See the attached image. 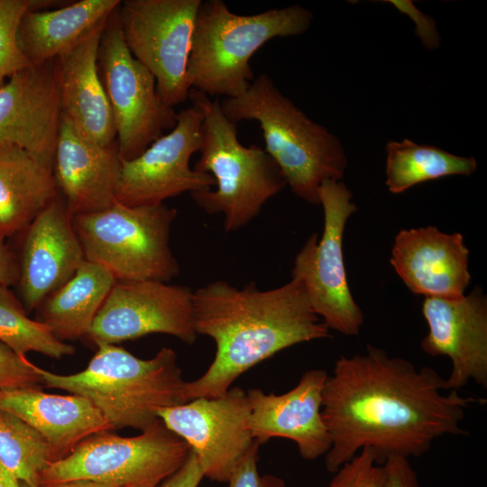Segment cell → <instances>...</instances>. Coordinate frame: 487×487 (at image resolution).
<instances>
[{
    "instance_id": "6da1fadb",
    "label": "cell",
    "mask_w": 487,
    "mask_h": 487,
    "mask_svg": "<svg viewBox=\"0 0 487 487\" xmlns=\"http://www.w3.org/2000/svg\"><path fill=\"white\" fill-rule=\"evenodd\" d=\"M485 399L446 391L429 366L367 345L366 352L341 356L322 393V417L330 437L325 466L335 473L363 448L382 464L391 456L418 457L444 436L467 435L465 411Z\"/></svg>"
},
{
    "instance_id": "7a4b0ae2",
    "label": "cell",
    "mask_w": 487,
    "mask_h": 487,
    "mask_svg": "<svg viewBox=\"0 0 487 487\" xmlns=\"http://www.w3.org/2000/svg\"><path fill=\"white\" fill-rule=\"evenodd\" d=\"M192 305L197 335L211 337L216 350L207 370L186 381V401L222 396L241 374L277 353L331 337L293 279L269 290L216 280L193 292Z\"/></svg>"
},
{
    "instance_id": "3957f363",
    "label": "cell",
    "mask_w": 487,
    "mask_h": 487,
    "mask_svg": "<svg viewBox=\"0 0 487 487\" xmlns=\"http://www.w3.org/2000/svg\"><path fill=\"white\" fill-rule=\"evenodd\" d=\"M36 371L44 386L87 399L114 430L142 431L160 419V409L187 402L186 381L169 347L142 359L118 345H100L81 372L58 374L37 365Z\"/></svg>"
},
{
    "instance_id": "277c9868",
    "label": "cell",
    "mask_w": 487,
    "mask_h": 487,
    "mask_svg": "<svg viewBox=\"0 0 487 487\" xmlns=\"http://www.w3.org/2000/svg\"><path fill=\"white\" fill-rule=\"evenodd\" d=\"M225 115L236 124L259 123L266 152L279 166L291 191L319 205L318 190L326 180H340L347 158L339 139L310 119L262 73L237 97L223 98Z\"/></svg>"
},
{
    "instance_id": "5b68a950",
    "label": "cell",
    "mask_w": 487,
    "mask_h": 487,
    "mask_svg": "<svg viewBox=\"0 0 487 487\" xmlns=\"http://www.w3.org/2000/svg\"><path fill=\"white\" fill-rule=\"evenodd\" d=\"M312 20V13L300 5L242 15L223 0L201 1L188 64L191 89L210 97L239 96L255 78L253 54L274 38L306 32Z\"/></svg>"
},
{
    "instance_id": "8992f818",
    "label": "cell",
    "mask_w": 487,
    "mask_h": 487,
    "mask_svg": "<svg viewBox=\"0 0 487 487\" xmlns=\"http://www.w3.org/2000/svg\"><path fill=\"white\" fill-rule=\"evenodd\" d=\"M188 99L202 114L200 157L194 170L216 180L215 190L191 192V198L207 214H224L226 232L236 231L260 214L286 180L264 149L240 142L236 124L225 115L218 98L190 89Z\"/></svg>"
},
{
    "instance_id": "52a82bcc",
    "label": "cell",
    "mask_w": 487,
    "mask_h": 487,
    "mask_svg": "<svg viewBox=\"0 0 487 487\" xmlns=\"http://www.w3.org/2000/svg\"><path fill=\"white\" fill-rule=\"evenodd\" d=\"M177 210L164 203L111 207L72 217L87 261L106 268L116 280L169 282L179 273L170 247Z\"/></svg>"
},
{
    "instance_id": "ba28073f",
    "label": "cell",
    "mask_w": 487,
    "mask_h": 487,
    "mask_svg": "<svg viewBox=\"0 0 487 487\" xmlns=\"http://www.w3.org/2000/svg\"><path fill=\"white\" fill-rule=\"evenodd\" d=\"M189 451L161 419L134 436L105 431L87 437L68 455L50 463L40 474L39 486L90 480L117 487H157L183 464Z\"/></svg>"
},
{
    "instance_id": "9c48e42d",
    "label": "cell",
    "mask_w": 487,
    "mask_h": 487,
    "mask_svg": "<svg viewBox=\"0 0 487 487\" xmlns=\"http://www.w3.org/2000/svg\"><path fill=\"white\" fill-rule=\"evenodd\" d=\"M318 195L323 233L320 239L312 234L297 253L291 279L301 283L313 311L329 330L358 335L364 317L349 289L343 254L345 225L357 206L341 180L324 181Z\"/></svg>"
},
{
    "instance_id": "30bf717a",
    "label": "cell",
    "mask_w": 487,
    "mask_h": 487,
    "mask_svg": "<svg viewBox=\"0 0 487 487\" xmlns=\"http://www.w3.org/2000/svg\"><path fill=\"white\" fill-rule=\"evenodd\" d=\"M97 66L113 114L119 155L122 161L133 160L175 127L178 113L162 102L153 75L128 50L119 6L103 29Z\"/></svg>"
},
{
    "instance_id": "8fae6325",
    "label": "cell",
    "mask_w": 487,
    "mask_h": 487,
    "mask_svg": "<svg viewBox=\"0 0 487 487\" xmlns=\"http://www.w3.org/2000/svg\"><path fill=\"white\" fill-rule=\"evenodd\" d=\"M202 0H124L119 19L131 54L154 77L170 106L188 99V64L195 20Z\"/></svg>"
},
{
    "instance_id": "7c38bea8",
    "label": "cell",
    "mask_w": 487,
    "mask_h": 487,
    "mask_svg": "<svg viewBox=\"0 0 487 487\" xmlns=\"http://www.w3.org/2000/svg\"><path fill=\"white\" fill-rule=\"evenodd\" d=\"M202 142V114L194 105L178 113L175 127L130 161H122L116 202L128 207L162 204L184 192L211 189L214 177L191 169Z\"/></svg>"
},
{
    "instance_id": "4fadbf2b",
    "label": "cell",
    "mask_w": 487,
    "mask_h": 487,
    "mask_svg": "<svg viewBox=\"0 0 487 487\" xmlns=\"http://www.w3.org/2000/svg\"><path fill=\"white\" fill-rule=\"evenodd\" d=\"M193 292L159 280H116L87 337L96 346L149 334H166L192 345L197 338Z\"/></svg>"
},
{
    "instance_id": "5bb4252c",
    "label": "cell",
    "mask_w": 487,
    "mask_h": 487,
    "mask_svg": "<svg viewBox=\"0 0 487 487\" xmlns=\"http://www.w3.org/2000/svg\"><path fill=\"white\" fill-rule=\"evenodd\" d=\"M246 391L231 387L216 398H198L158 411L165 427L195 455L204 477L227 482L253 443Z\"/></svg>"
},
{
    "instance_id": "9a60e30c",
    "label": "cell",
    "mask_w": 487,
    "mask_h": 487,
    "mask_svg": "<svg viewBox=\"0 0 487 487\" xmlns=\"http://www.w3.org/2000/svg\"><path fill=\"white\" fill-rule=\"evenodd\" d=\"M422 314L428 332L421 348L447 356L452 364L446 391H460L471 381L487 388V297L480 286L457 298L426 297Z\"/></svg>"
},
{
    "instance_id": "2e32d148",
    "label": "cell",
    "mask_w": 487,
    "mask_h": 487,
    "mask_svg": "<svg viewBox=\"0 0 487 487\" xmlns=\"http://www.w3.org/2000/svg\"><path fill=\"white\" fill-rule=\"evenodd\" d=\"M60 121L54 60L31 65L0 87V147H20L52 166Z\"/></svg>"
},
{
    "instance_id": "e0dca14e",
    "label": "cell",
    "mask_w": 487,
    "mask_h": 487,
    "mask_svg": "<svg viewBox=\"0 0 487 487\" xmlns=\"http://www.w3.org/2000/svg\"><path fill=\"white\" fill-rule=\"evenodd\" d=\"M327 376L323 369H311L285 393H265L258 388L246 391L248 427L253 440L262 445L282 437L293 441L305 460L325 456L331 446L321 411Z\"/></svg>"
},
{
    "instance_id": "ac0fdd59",
    "label": "cell",
    "mask_w": 487,
    "mask_h": 487,
    "mask_svg": "<svg viewBox=\"0 0 487 487\" xmlns=\"http://www.w3.org/2000/svg\"><path fill=\"white\" fill-rule=\"evenodd\" d=\"M24 231L16 286L26 311H32L71 279L86 258L60 196Z\"/></svg>"
},
{
    "instance_id": "d6986e66",
    "label": "cell",
    "mask_w": 487,
    "mask_h": 487,
    "mask_svg": "<svg viewBox=\"0 0 487 487\" xmlns=\"http://www.w3.org/2000/svg\"><path fill=\"white\" fill-rule=\"evenodd\" d=\"M469 254L462 234H446L428 225L400 230L390 262L413 294L457 298L472 280Z\"/></svg>"
},
{
    "instance_id": "ffe728a7",
    "label": "cell",
    "mask_w": 487,
    "mask_h": 487,
    "mask_svg": "<svg viewBox=\"0 0 487 487\" xmlns=\"http://www.w3.org/2000/svg\"><path fill=\"white\" fill-rule=\"evenodd\" d=\"M121 165L116 142L98 144L61 116L52 170L72 217L106 209L116 202Z\"/></svg>"
},
{
    "instance_id": "44dd1931",
    "label": "cell",
    "mask_w": 487,
    "mask_h": 487,
    "mask_svg": "<svg viewBox=\"0 0 487 487\" xmlns=\"http://www.w3.org/2000/svg\"><path fill=\"white\" fill-rule=\"evenodd\" d=\"M0 409L33 427L49 445L51 463L68 455L87 437L114 430L86 398L47 393L40 388L0 391Z\"/></svg>"
},
{
    "instance_id": "7402d4cb",
    "label": "cell",
    "mask_w": 487,
    "mask_h": 487,
    "mask_svg": "<svg viewBox=\"0 0 487 487\" xmlns=\"http://www.w3.org/2000/svg\"><path fill=\"white\" fill-rule=\"evenodd\" d=\"M105 25L54 61L61 116L87 139L111 145L116 133L97 66Z\"/></svg>"
},
{
    "instance_id": "603a6c76",
    "label": "cell",
    "mask_w": 487,
    "mask_h": 487,
    "mask_svg": "<svg viewBox=\"0 0 487 487\" xmlns=\"http://www.w3.org/2000/svg\"><path fill=\"white\" fill-rule=\"evenodd\" d=\"M120 0H80L59 9L33 7L23 16L18 41L32 65L51 62L103 27Z\"/></svg>"
},
{
    "instance_id": "cb8c5ba5",
    "label": "cell",
    "mask_w": 487,
    "mask_h": 487,
    "mask_svg": "<svg viewBox=\"0 0 487 487\" xmlns=\"http://www.w3.org/2000/svg\"><path fill=\"white\" fill-rule=\"evenodd\" d=\"M58 192L51 165L20 147H0L1 238L24 231Z\"/></svg>"
},
{
    "instance_id": "d4e9b609",
    "label": "cell",
    "mask_w": 487,
    "mask_h": 487,
    "mask_svg": "<svg viewBox=\"0 0 487 487\" xmlns=\"http://www.w3.org/2000/svg\"><path fill=\"white\" fill-rule=\"evenodd\" d=\"M116 280L99 264L85 261L76 273L38 307V321L65 342L87 337Z\"/></svg>"
},
{
    "instance_id": "484cf974",
    "label": "cell",
    "mask_w": 487,
    "mask_h": 487,
    "mask_svg": "<svg viewBox=\"0 0 487 487\" xmlns=\"http://www.w3.org/2000/svg\"><path fill=\"white\" fill-rule=\"evenodd\" d=\"M385 149V184L392 194H400L427 180L451 175L469 176L477 170L473 157L458 156L409 139L390 141Z\"/></svg>"
},
{
    "instance_id": "4316f807",
    "label": "cell",
    "mask_w": 487,
    "mask_h": 487,
    "mask_svg": "<svg viewBox=\"0 0 487 487\" xmlns=\"http://www.w3.org/2000/svg\"><path fill=\"white\" fill-rule=\"evenodd\" d=\"M0 342L20 355L29 352L53 359L72 355L75 348L54 336L43 323L30 318L22 301L0 284Z\"/></svg>"
},
{
    "instance_id": "83f0119b",
    "label": "cell",
    "mask_w": 487,
    "mask_h": 487,
    "mask_svg": "<svg viewBox=\"0 0 487 487\" xmlns=\"http://www.w3.org/2000/svg\"><path fill=\"white\" fill-rule=\"evenodd\" d=\"M0 462L21 482L39 487V478L51 463L49 445L33 427L0 409Z\"/></svg>"
},
{
    "instance_id": "f1b7e54d",
    "label": "cell",
    "mask_w": 487,
    "mask_h": 487,
    "mask_svg": "<svg viewBox=\"0 0 487 487\" xmlns=\"http://www.w3.org/2000/svg\"><path fill=\"white\" fill-rule=\"evenodd\" d=\"M33 0H0V87L11 77L31 66L21 50L18 30Z\"/></svg>"
},
{
    "instance_id": "f546056e",
    "label": "cell",
    "mask_w": 487,
    "mask_h": 487,
    "mask_svg": "<svg viewBox=\"0 0 487 487\" xmlns=\"http://www.w3.org/2000/svg\"><path fill=\"white\" fill-rule=\"evenodd\" d=\"M327 487H385L386 471L374 452L363 448L335 473Z\"/></svg>"
},
{
    "instance_id": "4dcf8cb0",
    "label": "cell",
    "mask_w": 487,
    "mask_h": 487,
    "mask_svg": "<svg viewBox=\"0 0 487 487\" xmlns=\"http://www.w3.org/2000/svg\"><path fill=\"white\" fill-rule=\"evenodd\" d=\"M41 384L36 365L0 342V391L40 388Z\"/></svg>"
},
{
    "instance_id": "1f68e13d",
    "label": "cell",
    "mask_w": 487,
    "mask_h": 487,
    "mask_svg": "<svg viewBox=\"0 0 487 487\" xmlns=\"http://www.w3.org/2000/svg\"><path fill=\"white\" fill-rule=\"evenodd\" d=\"M261 445L253 441V445L232 473L228 487H286L280 476L267 473L261 474L258 470L259 449Z\"/></svg>"
},
{
    "instance_id": "d6a6232c",
    "label": "cell",
    "mask_w": 487,
    "mask_h": 487,
    "mask_svg": "<svg viewBox=\"0 0 487 487\" xmlns=\"http://www.w3.org/2000/svg\"><path fill=\"white\" fill-rule=\"evenodd\" d=\"M382 464L386 471L385 487H419L409 458L391 456Z\"/></svg>"
},
{
    "instance_id": "836d02e7",
    "label": "cell",
    "mask_w": 487,
    "mask_h": 487,
    "mask_svg": "<svg viewBox=\"0 0 487 487\" xmlns=\"http://www.w3.org/2000/svg\"><path fill=\"white\" fill-rule=\"evenodd\" d=\"M203 478V471L195 455L189 451L183 464L159 487H198Z\"/></svg>"
},
{
    "instance_id": "e575fe53",
    "label": "cell",
    "mask_w": 487,
    "mask_h": 487,
    "mask_svg": "<svg viewBox=\"0 0 487 487\" xmlns=\"http://www.w3.org/2000/svg\"><path fill=\"white\" fill-rule=\"evenodd\" d=\"M0 237V284L14 286L19 279L18 257Z\"/></svg>"
},
{
    "instance_id": "d590c367",
    "label": "cell",
    "mask_w": 487,
    "mask_h": 487,
    "mask_svg": "<svg viewBox=\"0 0 487 487\" xmlns=\"http://www.w3.org/2000/svg\"><path fill=\"white\" fill-rule=\"evenodd\" d=\"M39 487H117L113 484L90 481V480H72L61 482L40 485Z\"/></svg>"
},
{
    "instance_id": "8d00e7d4",
    "label": "cell",
    "mask_w": 487,
    "mask_h": 487,
    "mask_svg": "<svg viewBox=\"0 0 487 487\" xmlns=\"http://www.w3.org/2000/svg\"><path fill=\"white\" fill-rule=\"evenodd\" d=\"M21 482L0 462V487H20Z\"/></svg>"
},
{
    "instance_id": "74e56055",
    "label": "cell",
    "mask_w": 487,
    "mask_h": 487,
    "mask_svg": "<svg viewBox=\"0 0 487 487\" xmlns=\"http://www.w3.org/2000/svg\"><path fill=\"white\" fill-rule=\"evenodd\" d=\"M20 487H31V486L27 485V484L24 483V482H21V483H20Z\"/></svg>"
},
{
    "instance_id": "f35d334b",
    "label": "cell",
    "mask_w": 487,
    "mask_h": 487,
    "mask_svg": "<svg viewBox=\"0 0 487 487\" xmlns=\"http://www.w3.org/2000/svg\"><path fill=\"white\" fill-rule=\"evenodd\" d=\"M137 487H151V486H137Z\"/></svg>"
}]
</instances>
